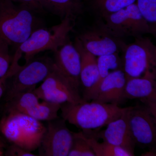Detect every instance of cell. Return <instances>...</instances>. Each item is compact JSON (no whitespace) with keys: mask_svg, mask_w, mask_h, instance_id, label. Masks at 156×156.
<instances>
[{"mask_svg":"<svg viewBox=\"0 0 156 156\" xmlns=\"http://www.w3.org/2000/svg\"><path fill=\"white\" fill-rule=\"evenodd\" d=\"M129 107L122 108L117 105L92 101L91 102L62 104L60 110L63 119L87 131L107 126L122 116Z\"/></svg>","mask_w":156,"mask_h":156,"instance_id":"cell-1","label":"cell"},{"mask_svg":"<svg viewBox=\"0 0 156 156\" xmlns=\"http://www.w3.org/2000/svg\"><path fill=\"white\" fill-rule=\"evenodd\" d=\"M46 126L41 121L18 112L5 111L0 120V134L10 144L28 151L38 149Z\"/></svg>","mask_w":156,"mask_h":156,"instance_id":"cell-2","label":"cell"},{"mask_svg":"<svg viewBox=\"0 0 156 156\" xmlns=\"http://www.w3.org/2000/svg\"><path fill=\"white\" fill-rule=\"evenodd\" d=\"M33 10L24 5H15L10 0H0V41L20 45L35 30Z\"/></svg>","mask_w":156,"mask_h":156,"instance_id":"cell-3","label":"cell"},{"mask_svg":"<svg viewBox=\"0 0 156 156\" xmlns=\"http://www.w3.org/2000/svg\"><path fill=\"white\" fill-rule=\"evenodd\" d=\"M74 20L66 17L60 23L49 29H38L18 47L17 50L24 54L26 63L36 54L46 50L54 52L68 42V37L73 29Z\"/></svg>","mask_w":156,"mask_h":156,"instance_id":"cell-4","label":"cell"},{"mask_svg":"<svg viewBox=\"0 0 156 156\" xmlns=\"http://www.w3.org/2000/svg\"><path fill=\"white\" fill-rule=\"evenodd\" d=\"M105 18L101 30L114 38L136 37L154 32L134 3Z\"/></svg>","mask_w":156,"mask_h":156,"instance_id":"cell-5","label":"cell"},{"mask_svg":"<svg viewBox=\"0 0 156 156\" xmlns=\"http://www.w3.org/2000/svg\"><path fill=\"white\" fill-rule=\"evenodd\" d=\"M53 61L50 59L31 60L20 66L19 69L9 79L7 86L6 101L20 93L33 91L37 85L48 76L53 68Z\"/></svg>","mask_w":156,"mask_h":156,"instance_id":"cell-6","label":"cell"},{"mask_svg":"<svg viewBox=\"0 0 156 156\" xmlns=\"http://www.w3.org/2000/svg\"><path fill=\"white\" fill-rule=\"evenodd\" d=\"M41 85L33 90L41 100L61 105L78 104L85 101L80 95L79 88L69 82L54 67Z\"/></svg>","mask_w":156,"mask_h":156,"instance_id":"cell-7","label":"cell"},{"mask_svg":"<svg viewBox=\"0 0 156 156\" xmlns=\"http://www.w3.org/2000/svg\"><path fill=\"white\" fill-rule=\"evenodd\" d=\"M156 48L147 37L140 36L127 46L124 71L126 78L139 77L146 71L155 69Z\"/></svg>","mask_w":156,"mask_h":156,"instance_id":"cell-8","label":"cell"},{"mask_svg":"<svg viewBox=\"0 0 156 156\" xmlns=\"http://www.w3.org/2000/svg\"><path fill=\"white\" fill-rule=\"evenodd\" d=\"M46 131L38 149L39 155L68 156L73 140V132L59 117L48 121Z\"/></svg>","mask_w":156,"mask_h":156,"instance_id":"cell-9","label":"cell"},{"mask_svg":"<svg viewBox=\"0 0 156 156\" xmlns=\"http://www.w3.org/2000/svg\"><path fill=\"white\" fill-rule=\"evenodd\" d=\"M128 125L136 145L151 148L156 141V117L147 107L130 106L127 111Z\"/></svg>","mask_w":156,"mask_h":156,"instance_id":"cell-10","label":"cell"},{"mask_svg":"<svg viewBox=\"0 0 156 156\" xmlns=\"http://www.w3.org/2000/svg\"><path fill=\"white\" fill-rule=\"evenodd\" d=\"M40 99L33 91L20 93L9 102L12 111L22 113L41 121H51L59 117L58 113L61 105L50 103Z\"/></svg>","mask_w":156,"mask_h":156,"instance_id":"cell-11","label":"cell"},{"mask_svg":"<svg viewBox=\"0 0 156 156\" xmlns=\"http://www.w3.org/2000/svg\"><path fill=\"white\" fill-rule=\"evenodd\" d=\"M127 81L126 73L119 69L110 73L104 79L97 89L87 98L86 101L119 105L126 100L125 89Z\"/></svg>","mask_w":156,"mask_h":156,"instance_id":"cell-12","label":"cell"},{"mask_svg":"<svg viewBox=\"0 0 156 156\" xmlns=\"http://www.w3.org/2000/svg\"><path fill=\"white\" fill-rule=\"evenodd\" d=\"M128 109L120 118L109 123L106 129L104 131L99 132L92 131L83 132L89 134V135L95 139L101 138L112 145L122 148L134 156L136 144L128 125L127 116Z\"/></svg>","mask_w":156,"mask_h":156,"instance_id":"cell-13","label":"cell"},{"mask_svg":"<svg viewBox=\"0 0 156 156\" xmlns=\"http://www.w3.org/2000/svg\"><path fill=\"white\" fill-rule=\"evenodd\" d=\"M125 93L126 99H142L154 114L156 103V70L147 71L142 77L127 78Z\"/></svg>","mask_w":156,"mask_h":156,"instance_id":"cell-14","label":"cell"},{"mask_svg":"<svg viewBox=\"0 0 156 156\" xmlns=\"http://www.w3.org/2000/svg\"><path fill=\"white\" fill-rule=\"evenodd\" d=\"M53 66L75 86L80 85L81 59L74 45L67 42L55 52Z\"/></svg>","mask_w":156,"mask_h":156,"instance_id":"cell-15","label":"cell"},{"mask_svg":"<svg viewBox=\"0 0 156 156\" xmlns=\"http://www.w3.org/2000/svg\"><path fill=\"white\" fill-rule=\"evenodd\" d=\"M113 38L101 30L89 31L78 38L86 50L98 57L118 52V45Z\"/></svg>","mask_w":156,"mask_h":156,"instance_id":"cell-16","label":"cell"},{"mask_svg":"<svg viewBox=\"0 0 156 156\" xmlns=\"http://www.w3.org/2000/svg\"><path fill=\"white\" fill-rule=\"evenodd\" d=\"M74 46L80 56V79L84 88V95L92 89L97 82L98 76L97 58L83 47L78 38L76 39Z\"/></svg>","mask_w":156,"mask_h":156,"instance_id":"cell-17","label":"cell"},{"mask_svg":"<svg viewBox=\"0 0 156 156\" xmlns=\"http://www.w3.org/2000/svg\"><path fill=\"white\" fill-rule=\"evenodd\" d=\"M98 76L97 82L92 89L83 95V99L86 101L87 98L98 88L101 83L112 72L120 68L121 60L118 52L109 55L98 56L97 58Z\"/></svg>","mask_w":156,"mask_h":156,"instance_id":"cell-18","label":"cell"},{"mask_svg":"<svg viewBox=\"0 0 156 156\" xmlns=\"http://www.w3.org/2000/svg\"><path fill=\"white\" fill-rule=\"evenodd\" d=\"M80 0H40L43 8L63 18L74 20L80 11Z\"/></svg>","mask_w":156,"mask_h":156,"instance_id":"cell-19","label":"cell"},{"mask_svg":"<svg viewBox=\"0 0 156 156\" xmlns=\"http://www.w3.org/2000/svg\"><path fill=\"white\" fill-rule=\"evenodd\" d=\"M81 136L92 148L95 156H133L126 150L104 141L100 143L90 135L80 132Z\"/></svg>","mask_w":156,"mask_h":156,"instance_id":"cell-20","label":"cell"},{"mask_svg":"<svg viewBox=\"0 0 156 156\" xmlns=\"http://www.w3.org/2000/svg\"><path fill=\"white\" fill-rule=\"evenodd\" d=\"M68 156H95V155L80 132H73L72 144Z\"/></svg>","mask_w":156,"mask_h":156,"instance_id":"cell-21","label":"cell"},{"mask_svg":"<svg viewBox=\"0 0 156 156\" xmlns=\"http://www.w3.org/2000/svg\"><path fill=\"white\" fill-rule=\"evenodd\" d=\"M136 0H98L104 17L134 3Z\"/></svg>","mask_w":156,"mask_h":156,"instance_id":"cell-22","label":"cell"},{"mask_svg":"<svg viewBox=\"0 0 156 156\" xmlns=\"http://www.w3.org/2000/svg\"><path fill=\"white\" fill-rule=\"evenodd\" d=\"M137 8L149 23L156 22V0H137Z\"/></svg>","mask_w":156,"mask_h":156,"instance_id":"cell-23","label":"cell"},{"mask_svg":"<svg viewBox=\"0 0 156 156\" xmlns=\"http://www.w3.org/2000/svg\"><path fill=\"white\" fill-rule=\"evenodd\" d=\"M9 45L0 41V78L5 75L10 69L13 57L9 53Z\"/></svg>","mask_w":156,"mask_h":156,"instance_id":"cell-24","label":"cell"},{"mask_svg":"<svg viewBox=\"0 0 156 156\" xmlns=\"http://www.w3.org/2000/svg\"><path fill=\"white\" fill-rule=\"evenodd\" d=\"M19 60V58H13L8 73L5 75L0 78V100L5 92L8 80L14 75V74L20 68L21 66L18 64Z\"/></svg>","mask_w":156,"mask_h":156,"instance_id":"cell-25","label":"cell"},{"mask_svg":"<svg viewBox=\"0 0 156 156\" xmlns=\"http://www.w3.org/2000/svg\"><path fill=\"white\" fill-rule=\"evenodd\" d=\"M6 156H35L37 155L26 150L22 147L14 144H10L7 148L5 153Z\"/></svg>","mask_w":156,"mask_h":156,"instance_id":"cell-26","label":"cell"},{"mask_svg":"<svg viewBox=\"0 0 156 156\" xmlns=\"http://www.w3.org/2000/svg\"><path fill=\"white\" fill-rule=\"evenodd\" d=\"M13 2H18L24 5L34 11H43L44 10L40 0H10Z\"/></svg>","mask_w":156,"mask_h":156,"instance_id":"cell-27","label":"cell"},{"mask_svg":"<svg viewBox=\"0 0 156 156\" xmlns=\"http://www.w3.org/2000/svg\"><path fill=\"white\" fill-rule=\"evenodd\" d=\"M4 154V153H3V151L2 150V147H1L0 146V156H3Z\"/></svg>","mask_w":156,"mask_h":156,"instance_id":"cell-28","label":"cell"}]
</instances>
